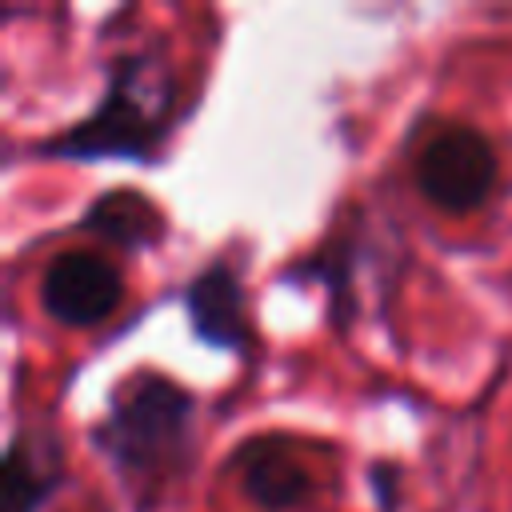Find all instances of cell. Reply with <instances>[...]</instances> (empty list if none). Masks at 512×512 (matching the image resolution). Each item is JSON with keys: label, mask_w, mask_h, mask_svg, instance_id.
<instances>
[{"label": "cell", "mask_w": 512, "mask_h": 512, "mask_svg": "<svg viewBox=\"0 0 512 512\" xmlns=\"http://www.w3.org/2000/svg\"><path fill=\"white\" fill-rule=\"evenodd\" d=\"M192 412L196 400L180 384L140 372L112 392L108 412L88 440L116 468L120 484L148 504L192 460Z\"/></svg>", "instance_id": "6da1fadb"}, {"label": "cell", "mask_w": 512, "mask_h": 512, "mask_svg": "<svg viewBox=\"0 0 512 512\" xmlns=\"http://www.w3.org/2000/svg\"><path fill=\"white\" fill-rule=\"evenodd\" d=\"M176 116V72L172 64L156 52H128L112 64L104 100L92 108V116L76 120L68 132L40 140V156H60V160H136L148 164Z\"/></svg>", "instance_id": "7a4b0ae2"}, {"label": "cell", "mask_w": 512, "mask_h": 512, "mask_svg": "<svg viewBox=\"0 0 512 512\" xmlns=\"http://www.w3.org/2000/svg\"><path fill=\"white\" fill-rule=\"evenodd\" d=\"M412 176L428 204L460 216L488 200L500 176V160L492 140L480 128L448 124L424 140L420 156L412 160Z\"/></svg>", "instance_id": "3957f363"}, {"label": "cell", "mask_w": 512, "mask_h": 512, "mask_svg": "<svg viewBox=\"0 0 512 512\" xmlns=\"http://www.w3.org/2000/svg\"><path fill=\"white\" fill-rule=\"evenodd\" d=\"M124 296L120 268L100 252H60L40 276V304L52 320L88 328L112 316Z\"/></svg>", "instance_id": "277c9868"}, {"label": "cell", "mask_w": 512, "mask_h": 512, "mask_svg": "<svg viewBox=\"0 0 512 512\" xmlns=\"http://www.w3.org/2000/svg\"><path fill=\"white\" fill-rule=\"evenodd\" d=\"M184 308L192 320V332L224 352H248L252 348V328L244 316V292L228 260H212L184 284Z\"/></svg>", "instance_id": "5b68a950"}, {"label": "cell", "mask_w": 512, "mask_h": 512, "mask_svg": "<svg viewBox=\"0 0 512 512\" xmlns=\"http://www.w3.org/2000/svg\"><path fill=\"white\" fill-rule=\"evenodd\" d=\"M232 468H240V484L244 492L268 508V512H280V508H296L300 500H308L312 492V472L300 464V456L276 440V436H260V440H248L236 448L232 456Z\"/></svg>", "instance_id": "8992f818"}, {"label": "cell", "mask_w": 512, "mask_h": 512, "mask_svg": "<svg viewBox=\"0 0 512 512\" xmlns=\"http://www.w3.org/2000/svg\"><path fill=\"white\" fill-rule=\"evenodd\" d=\"M60 440L48 428H24L8 440L4 456V512H40V504L60 488Z\"/></svg>", "instance_id": "52a82bcc"}, {"label": "cell", "mask_w": 512, "mask_h": 512, "mask_svg": "<svg viewBox=\"0 0 512 512\" xmlns=\"http://www.w3.org/2000/svg\"><path fill=\"white\" fill-rule=\"evenodd\" d=\"M80 228L84 232H96L108 244L128 248V252L152 248L164 236V220H160L156 204L144 192H136V188H108L104 196H96L84 208Z\"/></svg>", "instance_id": "ba28073f"}, {"label": "cell", "mask_w": 512, "mask_h": 512, "mask_svg": "<svg viewBox=\"0 0 512 512\" xmlns=\"http://www.w3.org/2000/svg\"><path fill=\"white\" fill-rule=\"evenodd\" d=\"M372 488L380 496L384 508H392V492H396V468L392 464H372Z\"/></svg>", "instance_id": "9c48e42d"}]
</instances>
